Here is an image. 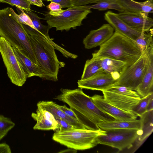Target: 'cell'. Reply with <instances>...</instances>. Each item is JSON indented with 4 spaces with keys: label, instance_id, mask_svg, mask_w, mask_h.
I'll return each instance as SVG.
<instances>
[{
    "label": "cell",
    "instance_id": "6",
    "mask_svg": "<svg viewBox=\"0 0 153 153\" xmlns=\"http://www.w3.org/2000/svg\"><path fill=\"white\" fill-rule=\"evenodd\" d=\"M86 5L72 6L59 11L46 12L43 14L48 25L56 30H69L82 25L83 20L91 11Z\"/></svg>",
    "mask_w": 153,
    "mask_h": 153
},
{
    "label": "cell",
    "instance_id": "1",
    "mask_svg": "<svg viewBox=\"0 0 153 153\" xmlns=\"http://www.w3.org/2000/svg\"><path fill=\"white\" fill-rule=\"evenodd\" d=\"M60 91V94L54 99L67 104L86 129L98 130L100 129L99 123L115 120L111 116L100 110L82 88H61Z\"/></svg>",
    "mask_w": 153,
    "mask_h": 153
},
{
    "label": "cell",
    "instance_id": "17",
    "mask_svg": "<svg viewBox=\"0 0 153 153\" xmlns=\"http://www.w3.org/2000/svg\"><path fill=\"white\" fill-rule=\"evenodd\" d=\"M153 44L148 49L149 65L146 72L140 84L135 91L141 98L153 92Z\"/></svg>",
    "mask_w": 153,
    "mask_h": 153
},
{
    "label": "cell",
    "instance_id": "28",
    "mask_svg": "<svg viewBox=\"0 0 153 153\" xmlns=\"http://www.w3.org/2000/svg\"><path fill=\"white\" fill-rule=\"evenodd\" d=\"M153 92H152L146 97L141 98L139 102L133 107L131 111L137 117H140L147 111V108L149 100Z\"/></svg>",
    "mask_w": 153,
    "mask_h": 153
},
{
    "label": "cell",
    "instance_id": "36",
    "mask_svg": "<svg viewBox=\"0 0 153 153\" xmlns=\"http://www.w3.org/2000/svg\"><path fill=\"white\" fill-rule=\"evenodd\" d=\"M47 7L50 11L53 12L59 11L62 10V7L60 4L53 2H51Z\"/></svg>",
    "mask_w": 153,
    "mask_h": 153
},
{
    "label": "cell",
    "instance_id": "21",
    "mask_svg": "<svg viewBox=\"0 0 153 153\" xmlns=\"http://www.w3.org/2000/svg\"><path fill=\"white\" fill-rule=\"evenodd\" d=\"M99 59L104 71L111 75L117 79L127 66L123 62L108 58H97Z\"/></svg>",
    "mask_w": 153,
    "mask_h": 153
},
{
    "label": "cell",
    "instance_id": "31",
    "mask_svg": "<svg viewBox=\"0 0 153 153\" xmlns=\"http://www.w3.org/2000/svg\"><path fill=\"white\" fill-rule=\"evenodd\" d=\"M18 9L21 11V13L19 14H17L12 8H10L12 12L17 20L22 24L28 25L34 29L32 21L29 16L23 10Z\"/></svg>",
    "mask_w": 153,
    "mask_h": 153
},
{
    "label": "cell",
    "instance_id": "29",
    "mask_svg": "<svg viewBox=\"0 0 153 153\" xmlns=\"http://www.w3.org/2000/svg\"><path fill=\"white\" fill-rule=\"evenodd\" d=\"M15 123L9 118L0 115V140L15 126Z\"/></svg>",
    "mask_w": 153,
    "mask_h": 153
},
{
    "label": "cell",
    "instance_id": "41",
    "mask_svg": "<svg viewBox=\"0 0 153 153\" xmlns=\"http://www.w3.org/2000/svg\"><path fill=\"white\" fill-rule=\"evenodd\" d=\"M45 0V1H50V0Z\"/></svg>",
    "mask_w": 153,
    "mask_h": 153
},
{
    "label": "cell",
    "instance_id": "26",
    "mask_svg": "<svg viewBox=\"0 0 153 153\" xmlns=\"http://www.w3.org/2000/svg\"><path fill=\"white\" fill-rule=\"evenodd\" d=\"M32 117L36 122L33 127L34 130H56V128L52 123L43 115L40 109L37 108L36 112L32 113Z\"/></svg>",
    "mask_w": 153,
    "mask_h": 153
},
{
    "label": "cell",
    "instance_id": "10",
    "mask_svg": "<svg viewBox=\"0 0 153 153\" xmlns=\"http://www.w3.org/2000/svg\"><path fill=\"white\" fill-rule=\"evenodd\" d=\"M105 131L106 134L98 137V144L109 146L120 151L131 147L141 134L140 129H116Z\"/></svg>",
    "mask_w": 153,
    "mask_h": 153
},
{
    "label": "cell",
    "instance_id": "3",
    "mask_svg": "<svg viewBox=\"0 0 153 153\" xmlns=\"http://www.w3.org/2000/svg\"><path fill=\"white\" fill-rule=\"evenodd\" d=\"M140 48L131 39L115 31L112 36L92 54L95 58H108L125 62L127 66L136 62L142 54Z\"/></svg>",
    "mask_w": 153,
    "mask_h": 153
},
{
    "label": "cell",
    "instance_id": "2",
    "mask_svg": "<svg viewBox=\"0 0 153 153\" xmlns=\"http://www.w3.org/2000/svg\"><path fill=\"white\" fill-rule=\"evenodd\" d=\"M0 36L12 47L19 50L38 65L30 40L29 35L9 7L0 10Z\"/></svg>",
    "mask_w": 153,
    "mask_h": 153
},
{
    "label": "cell",
    "instance_id": "33",
    "mask_svg": "<svg viewBox=\"0 0 153 153\" xmlns=\"http://www.w3.org/2000/svg\"><path fill=\"white\" fill-rule=\"evenodd\" d=\"M59 125V128L57 130L63 131L75 128L73 126L65 120L58 117H55Z\"/></svg>",
    "mask_w": 153,
    "mask_h": 153
},
{
    "label": "cell",
    "instance_id": "23",
    "mask_svg": "<svg viewBox=\"0 0 153 153\" xmlns=\"http://www.w3.org/2000/svg\"><path fill=\"white\" fill-rule=\"evenodd\" d=\"M24 11L31 18L34 29L45 36L47 41L53 46L55 49L58 50L62 54H64L66 51L65 50L56 44L50 38L48 34L49 30L51 29L50 27L48 25H45L41 23L40 21L41 18L39 17L36 14L32 12L31 11Z\"/></svg>",
    "mask_w": 153,
    "mask_h": 153
},
{
    "label": "cell",
    "instance_id": "27",
    "mask_svg": "<svg viewBox=\"0 0 153 153\" xmlns=\"http://www.w3.org/2000/svg\"><path fill=\"white\" fill-rule=\"evenodd\" d=\"M153 29L143 32L134 41L140 48L142 53L153 44Z\"/></svg>",
    "mask_w": 153,
    "mask_h": 153
},
{
    "label": "cell",
    "instance_id": "35",
    "mask_svg": "<svg viewBox=\"0 0 153 153\" xmlns=\"http://www.w3.org/2000/svg\"><path fill=\"white\" fill-rule=\"evenodd\" d=\"M99 0H70L71 6L86 5L87 4L96 3Z\"/></svg>",
    "mask_w": 153,
    "mask_h": 153
},
{
    "label": "cell",
    "instance_id": "22",
    "mask_svg": "<svg viewBox=\"0 0 153 153\" xmlns=\"http://www.w3.org/2000/svg\"><path fill=\"white\" fill-rule=\"evenodd\" d=\"M99 128L103 130L116 129H140L141 126L140 120L129 121L114 120L102 122L98 124Z\"/></svg>",
    "mask_w": 153,
    "mask_h": 153
},
{
    "label": "cell",
    "instance_id": "20",
    "mask_svg": "<svg viewBox=\"0 0 153 153\" xmlns=\"http://www.w3.org/2000/svg\"><path fill=\"white\" fill-rule=\"evenodd\" d=\"M126 12L144 13L149 14L153 13V0H147L139 2L134 0H117Z\"/></svg>",
    "mask_w": 153,
    "mask_h": 153
},
{
    "label": "cell",
    "instance_id": "5",
    "mask_svg": "<svg viewBox=\"0 0 153 153\" xmlns=\"http://www.w3.org/2000/svg\"><path fill=\"white\" fill-rule=\"evenodd\" d=\"M105 131L101 129L96 130L73 128L63 131H55L53 140L59 144L76 150L90 149L98 144L100 135H106Z\"/></svg>",
    "mask_w": 153,
    "mask_h": 153
},
{
    "label": "cell",
    "instance_id": "8",
    "mask_svg": "<svg viewBox=\"0 0 153 153\" xmlns=\"http://www.w3.org/2000/svg\"><path fill=\"white\" fill-rule=\"evenodd\" d=\"M0 53L11 82L22 86L27 78L15 54L12 46L4 38L0 36Z\"/></svg>",
    "mask_w": 153,
    "mask_h": 153
},
{
    "label": "cell",
    "instance_id": "9",
    "mask_svg": "<svg viewBox=\"0 0 153 153\" xmlns=\"http://www.w3.org/2000/svg\"><path fill=\"white\" fill-rule=\"evenodd\" d=\"M102 92L104 99L108 102L127 111H131L141 99L135 91L124 86H112Z\"/></svg>",
    "mask_w": 153,
    "mask_h": 153
},
{
    "label": "cell",
    "instance_id": "4",
    "mask_svg": "<svg viewBox=\"0 0 153 153\" xmlns=\"http://www.w3.org/2000/svg\"><path fill=\"white\" fill-rule=\"evenodd\" d=\"M30 35V40L38 65L56 81L59 69L65 66V63L59 60L54 47L42 34L32 29Z\"/></svg>",
    "mask_w": 153,
    "mask_h": 153
},
{
    "label": "cell",
    "instance_id": "11",
    "mask_svg": "<svg viewBox=\"0 0 153 153\" xmlns=\"http://www.w3.org/2000/svg\"><path fill=\"white\" fill-rule=\"evenodd\" d=\"M117 15L130 27L139 31H148L153 26V20L147 13L125 12Z\"/></svg>",
    "mask_w": 153,
    "mask_h": 153
},
{
    "label": "cell",
    "instance_id": "30",
    "mask_svg": "<svg viewBox=\"0 0 153 153\" xmlns=\"http://www.w3.org/2000/svg\"><path fill=\"white\" fill-rule=\"evenodd\" d=\"M0 2L7 3L15 6L17 8L26 11H31L30 5L32 4L29 0H0Z\"/></svg>",
    "mask_w": 153,
    "mask_h": 153
},
{
    "label": "cell",
    "instance_id": "16",
    "mask_svg": "<svg viewBox=\"0 0 153 153\" xmlns=\"http://www.w3.org/2000/svg\"><path fill=\"white\" fill-rule=\"evenodd\" d=\"M12 47L21 67L27 74V78L37 76L44 80L55 81L53 78L40 66L32 61L19 50Z\"/></svg>",
    "mask_w": 153,
    "mask_h": 153
},
{
    "label": "cell",
    "instance_id": "13",
    "mask_svg": "<svg viewBox=\"0 0 153 153\" xmlns=\"http://www.w3.org/2000/svg\"><path fill=\"white\" fill-rule=\"evenodd\" d=\"M116 81L111 75L104 71L87 79L77 82L78 87L82 89L102 91L112 86Z\"/></svg>",
    "mask_w": 153,
    "mask_h": 153
},
{
    "label": "cell",
    "instance_id": "7",
    "mask_svg": "<svg viewBox=\"0 0 153 153\" xmlns=\"http://www.w3.org/2000/svg\"><path fill=\"white\" fill-rule=\"evenodd\" d=\"M149 47L136 62L126 67L112 86H124L135 90L142 81L149 66Z\"/></svg>",
    "mask_w": 153,
    "mask_h": 153
},
{
    "label": "cell",
    "instance_id": "14",
    "mask_svg": "<svg viewBox=\"0 0 153 153\" xmlns=\"http://www.w3.org/2000/svg\"><path fill=\"white\" fill-rule=\"evenodd\" d=\"M114 30L109 24H104L98 29L91 30L83 39L85 48L90 49L100 46L111 38Z\"/></svg>",
    "mask_w": 153,
    "mask_h": 153
},
{
    "label": "cell",
    "instance_id": "37",
    "mask_svg": "<svg viewBox=\"0 0 153 153\" xmlns=\"http://www.w3.org/2000/svg\"><path fill=\"white\" fill-rule=\"evenodd\" d=\"M50 1L60 4L62 8H68L72 6L70 0H50Z\"/></svg>",
    "mask_w": 153,
    "mask_h": 153
},
{
    "label": "cell",
    "instance_id": "15",
    "mask_svg": "<svg viewBox=\"0 0 153 153\" xmlns=\"http://www.w3.org/2000/svg\"><path fill=\"white\" fill-rule=\"evenodd\" d=\"M104 19L117 32L135 41L143 32L135 30L119 18L116 13L108 11L104 14Z\"/></svg>",
    "mask_w": 153,
    "mask_h": 153
},
{
    "label": "cell",
    "instance_id": "40",
    "mask_svg": "<svg viewBox=\"0 0 153 153\" xmlns=\"http://www.w3.org/2000/svg\"><path fill=\"white\" fill-rule=\"evenodd\" d=\"M153 95L151 96L148 102L147 108V111L153 110Z\"/></svg>",
    "mask_w": 153,
    "mask_h": 153
},
{
    "label": "cell",
    "instance_id": "19",
    "mask_svg": "<svg viewBox=\"0 0 153 153\" xmlns=\"http://www.w3.org/2000/svg\"><path fill=\"white\" fill-rule=\"evenodd\" d=\"M141 134L135 142L139 148L152 133L153 130V110L147 111L140 117Z\"/></svg>",
    "mask_w": 153,
    "mask_h": 153
},
{
    "label": "cell",
    "instance_id": "24",
    "mask_svg": "<svg viewBox=\"0 0 153 153\" xmlns=\"http://www.w3.org/2000/svg\"><path fill=\"white\" fill-rule=\"evenodd\" d=\"M103 71L99 59L92 57L86 60L80 80L87 79Z\"/></svg>",
    "mask_w": 153,
    "mask_h": 153
},
{
    "label": "cell",
    "instance_id": "25",
    "mask_svg": "<svg viewBox=\"0 0 153 153\" xmlns=\"http://www.w3.org/2000/svg\"><path fill=\"white\" fill-rule=\"evenodd\" d=\"M86 6L89 9H93L100 11L113 9L120 13L126 12L117 0H99L94 5Z\"/></svg>",
    "mask_w": 153,
    "mask_h": 153
},
{
    "label": "cell",
    "instance_id": "38",
    "mask_svg": "<svg viewBox=\"0 0 153 153\" xmlns=\"http://www.w3.org/2000/svg\"><path fill=\"white\" fill-rule=\"evenodd\" d=\"M0 153H11L9 146L6 143H0Z\"/></svg>",
    "mask_w": 153,
    "mask_h": 153
},
{
    "label": "cell",
    "instance_id": "12",
    "mask_svg": "<svg viewBox=\"0 0 153 153\" xmlns=\"http://www.w3.org/2000/svg\"><path fill=\"white\" fill-rule=\"evenodd\" d=\"M93 102L102 111L113 117L116 121H129L136 120L137 116L131 111L120 109L106 101L103 96L95 94L91 97Z\"/></svg>",
    "mask_w": 153,
    "mask_h": 153
},
{
    "label": "cell",
    "instance_id": "34",
    "mask_svg": "<svg viewBox=\"0 0 153 153\" xmlns=\"http://www.w3.org/2000/svg\"><path fill=\"white\" fill-rule=\"evenodd\" d=\"M58 106L67 116L79 121L75 114L71 108H68L65 105H58Z\"/></svg>",
    "mask_w": 153,
    "mask_h": 153
},
{
    "label": "cell",
    "instance_id": "32",
    "mask_svg": "<svg viewBox=\"0 0 153 153\" xmlns=\"http://www.w3.org/2000/svg\"><path fill=\"white\" fill-rule=\"evenodd\" d=\"M37 108L40 109L44 117L52 123L56 128L55 131L57 130L59 128V125L57 121L56 120L53 115L48 111L39 107Z\"/></svg>",
    "mask_w": 153,
    "mask_h": 153
},
{
    "label": "cell",
    "instance_id": "39",
    "mask_svg": "<svg viewBox=\"0 0 153 153\" xmlns=\"http://www.w3.org/2000/svg\"><path fill=\"white\" fill-rule=\"evenodd\" d=\"M32 4L36 5L38 7H42L45 6L43 2V0H29Z\"/></svg>",
    "mask_w": 153,
    "mask_h": 153
},
{
    "label": "cell",
    "instance_id": "18",
    "mask_svg": "<svg viewBox=\"0 0 153 153\" xmlns=\"http://www.w3.org/2000/svg\"><path fill=\"white\" fill-rule=\"evenodd\" d=\"M37 105V107L49 111L55 117L59 118L65 120L75 128L86 129L85 126L78 121L67 116L58 107V104L52 101H39Z\"/></svg>",
    "mask_w": 153,
    "mask_h": 153
}]
</instances>
